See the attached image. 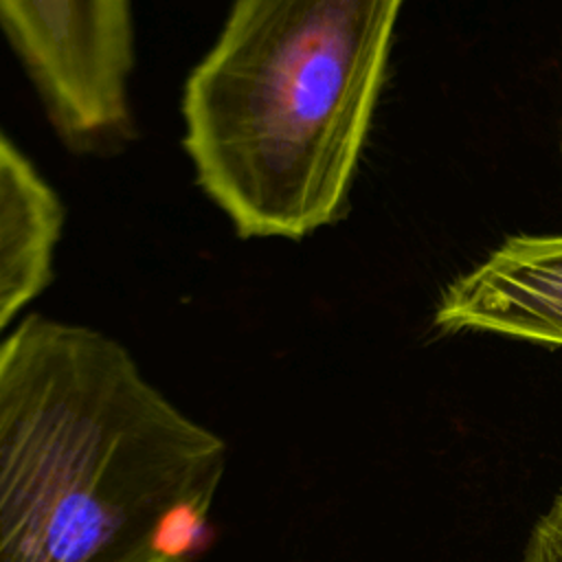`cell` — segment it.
<instances>
[{
  "mask_svg": "<svg viewBox=\"0 0 562 562\" xmlns=\"http://www.w3.org/2000/svg\"><path fill=\"white\" fill-rule=\"evenodd\" d=\"M435 323L562 347V235L503 241L446 288Z\"/></svg>",
  "mask_w": 562,
  "mask_h": 562,
  "instance_id": "4",
  "label": "cell"
},
{
  "mask_svg": "<svg viewBox=\"0 0 562 562\" xmlns=\"http://www.w3.org/2000/svg\"><path fill=\"white\" fill-rule=\"evenodd\" d=\"M61 226L59 198L0 132V331L48 285Z\"/></svg>",
  "mask_w": 562,
  "mask_h": 562,
  "instance_id": "5",
  "label": "cell"
},
{
  "mask_svg": "<svg viewBox=\"0 0 562 562\" xmlns=\"http://www.w3.org/2000/svg\"><path fill=\"white\" fill-rule=\"evenodd\" d=\"M404 0H235L191 70L184 147L241 237L299 239L345 204Z\"/></svg>",
  "mask_w": 562,
  "mask_h": 562,
  "instance_id": "2",
  "label": "cell"
},
{
  "mask_svg": "<svg viewBox=\"0 0 562 562\" xmlns=\"http://www.w3.org/2000/svg\"><path fill=\"white\" fill-rule=\"evenodd\" d=\"M224 468L110 336L33 314L0 340V562H187Z\"/></svg>",
  "mask_w": 562,
  "mask_h": 562,
  "instance_id": "1",
  "label": "cell"
},
{
  "mask_svg": "<svg viewBox=\"0 0 562 562\" xmlns=\"http://www.w3.org/2000/svg\"><path fill=\"white\" fill-rule=\"evenodd\" d=\"M520 562H562V490L533 522Z\"/></svg>",
  "mask_w": 562,
  "mask_h": 562,
  "instance_id": "6",
  "label": "cell"
},
{
  "mask_svg": "<svg viewBox=\"0 0 562 562\" xmlns=\"http://www.w3.org/2000/svg\"><path fill=\"white\" fill-rule=\"evenodd\" d=\"M0 26L57 132L81 149L130 130V0H0Z\"/></svg>",
  "mask_w": 562,
  "mask_h": 562,
  "instance_id": "3",
  "label": "cell"
}]
</instances>
